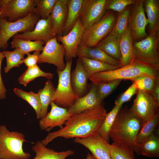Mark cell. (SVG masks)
Wrapping results in <instances>:
<instances>
[{
	"label": "cell",
	"mask_w": 159,
	"mask_h": 159,
	"mask_svg": "<svg viewBox=\"0 0 159 159\" xmlns=\"http://www.w3.org/2000/svg\"><path fill=\"white\" fill-rule=\"evenodd\" d=\"M107 114L102 104L73 115L62 128L49 133L41 141L46 146L58 137L66 139L84 138L98 133Z\"/></svg>",
	"instance_id": "6da1fadb"
},
{
	"label": "cell",
	"mask_w": 159,
	"mask_h": 159,
	"mask_svg": "<svg viewBox=\"0 0 159 159\" xmlns=\"http://www.w3.org/2000/svg\"><path fill=\"white\" fill-rule=\"evenodd\" d=\"M143 124L141 119L130 108H121L115 117L110 132L113 142L123 143L140 155L136 143L137 136Z\"/></svg>",
	"instance_id": "7a4b0ae2"
},
{
	"label": "cell",
	"mask_w": 159,
	"mask_h": 159,
	"mask_svg": "<svg viewBox=\"0 0 159 159\" xmlns=\"http://www.w3.org/2000/svg\"><path fill=\"white\" fill-rule=\"evenodd\" d=\"M149 76L159 78V65L135 58L129 65L118 69L98 72L92 74L89 79L98 85L116 80H130L139 76Z\"/></svg>",
	"instance_id": "3957f363"
},
{
	"label": "cell",
	"mask_w": 159,
	"mask_h": 159,
	"mask_svg": "<svg viewBox=\"0 0 159 159\" xmlns=\"http://www.w3.org/2000/svg\"><path fill=\"white\" fill-rule=\"evenodd\" d=\"M25 136L18 131H10L5 125H0V159H29L30 153L23 149Z\"/></svg>",
	"instance_id": "277c9868"
},
{
	"label": "cell",
	"mask_w": 159,
	"mask_h": 159,
	"mask_svg": "<svg viewBox=\"0 0 159 159\" xmlns=\"http://www.w3.org/2000/svg\"><path fill=\"white\" fill-rule=\"evenodd\" d=\"M40 19L39 16L35 12L13 22H9L6 19L0 18V49H6L9 45V40L16 34L33 30Z\"/></svg>",
	"instance_id": "5b68a950"
},
{
	"label": "cell",
	"mask_w": 159,
	"mask_h": 159,
	"mask_svg": "<svg viewBox=\"0 0 159 159\" xmlns=\"http://www.w3.org/2000/svg\"><path fill=\"white\" fill-rule=\"evenodd\" d=\"M117 18V15L113 11H106L100 21L85 29L80 44L89 47H95L112 31Z\"/></svg>",
	"instance_id": "8992f818"
},
{
	"label": "cell",
	"mask_w": 159,
	"mask_h": 159,
	"mask_svg": "<svg viewBox=\"0 0 159 159\" xmlns=\"http://www.w3.org/2000/svg\"><path fill=\"white\" fill-rule=\"evenodd\" d=\"M72 60L66 61L64 69L62 71L57 69L58 84L52 101L58 106L68 109L79 97L74 92L71 84L70 73Z\"/></svg>",
	"instance_id": "52a82bcc"
},
{
	"label": "cell",
	"mask_w": 159,
	"mask_h": 159,
	"mask_svg": "<svg viewBox=\"0 0 159 159\" xmlns=\"http://www.w3.org/2000/svg\"><path fill=\"white\" fill-rule=\"evenodd\" d=\"M35 12V0H0V18L13 22Z\"/></svg>",
	"instance_id": "ba28073f"
},
{
	"label": "cell",
	"mask_w": 159,
	"mask_h": 159,
	"mask_svg": "<svg viewBox=\"0 0 159 159\" xmlns=\"http://www.w3.org/2000/svg\"><path fill=\"white\" fill-rule=\"evenodd\" d=\"M159 33H150L145 38L133 43L135 58L159 65Z\"/></svg>",
	"instance_id": "9c48e42d"
},
{
	"label": "cell",
	"mask_w": 159,
	"mask_h": 159,
	"mask_svg": "<svg viewBox=\"0 0 159 159\" xmlns=\"http://www.w3.org/2000/svg\"><path fill=\"white\" fill-rule=\"evenodd\" d=\"M145 0H136L131 9L128 26L131 31L133 41L141 40L148 36L146 27L148 22L144 7Z\"/></svg>",
	"instance_id": "30bf717a"
},
{
	"label": "cell",
	"mask_w": 159,
	"mask_h": 159,
	"mask_svg": "<svg viewBox=\"0 0 159 159\" xmlns=\"http://www.w3.org/2000/svg\"><path fill=\"white\" fill-rule=\"evenodd\" d=\"M108 0H84L80 17L81 23L87 29L100 21L106 12Z\"/></svg>",
	"instance_id": "8fae6325"
},
{
	"label": "cell",
	"mask_w": 159,
	"mask_h": 159,
	"mask_svg": "<svg viewBox=\"0 0 159 159\" xmlns=\"http://www.w3.org/2000/svg\"><path fill=\"white\" fill-rule=\"evenodd\" d=\"M136 94L130 108L141 119L143 124L159 112V106L149 93L138 90Z\"/></svg>",
	"instance_id": "7c38bea8"
},
{
	"label": "cell",
	"mask_w": 159,
	"mask_h": 159,
	"mask_svg": "<svg viewBox=\"0 0 159 159\" xmlns=\"http://www.w3.org/2000/svg\"><path fill=\"white\" fill-rule=\"evenodd\" d=\"M39 55L38 63H48L54 65L57 70L62 71L65 68L64 61L65 49L62 44L57 40V37L48 41L45 44Z\"/></svg>",
	"instance_id": "4fadbf2b"
},
{
	"label": "cell",
	"mask_w": 159,
	"mask_h": 159,
	"mask_svg": "<svg viewBox=\"0 0 159 159\" xmlns=\"http://www.w3.org/2000/svg\"><path fill=\"white\" fill-rule=\"evenodd\" d=\"M85 29L80 18L71 30L66 35L57 37L58 41L61 42L65 49L64 57L66 61L77 57L78 47L80 44Z\"/></svg>",
	"instance_id": "5bb4252c"
},
{
	"label": "cell",
	"mask_w": 159,
	"mask_h": 159,
	"mask_svg": "<svg viewBox=\"0 0 159 159\" xmlns=\"http://www.w3.org/2000/svg\"><path fill=\"white\" fill-rule=\"evenodd\" d=\"M50 105V112L40 119L39 121L40 129L47 132L56 127H59L60 129L62 128L65 122L72 115L68 112L67 109L60 107L52 101Z\"/></svg>",
	"instance_id": "9a60e30c"
},
{
	"label": "cell",
	"mask_w": 159,
	"mask_h": 159,
	"mask_svg": "<svg viewBox=\"0 0 159 159\" xmlns=\"http://www.w3.org/2000/svg\"><path fill=\"white\" fill-rule=\"evenodd\" d=\"M74 142L85 146L91 152L94 159H111L109 143L97 133L84 138H75Z\"/></svg>",
	"instance_id": "2e32d148"
},
{
	"label": "cell",
	"mask_w": 159,
	"mask_h": 159,
	"mask_svg": "<svg viewBox=\"0 0 159 159\" xmlns=\"http://www.w3.org/2000/svg\"><path fill=\"white\" fill-rule=\"evenodd\" d=\"M14 36L26 40L40 41L46 44L50 39L56 37L53 31L51 15L47 19H40L32 31L18 33Z\"/></svg>",
	"instance_id": "e0dca14e"
},
{
	"label": "cell",
	"mask_w": 159,
	"mask_h": 159,
	"mask_svg": "<svg viewBox=\"0 0 159 159\" xmlns=\"http://www.w3.org/2000/svg\"><path fill=\"white\" fill-rule=\"evenodd\" d=\"M97 85L92 84L88 92L77 98L73 105L67 109L68 112L73 115L102 104V102L97 97Z\"/></svg>",
	"instance_id": "ac0fdd59"
},
{
	"label": "cell",
	"mask_w": 159,
	"mask_h": 159,
	"mask_svg": "<svg viewBox=\"0 0 159 159\" xmlns=\"http://www.w3.org/2000/svg\"><path fill=\"white\" fill-rule=\"evenodd\" d=\"M89 77L84 67L80 58L77 60L75 68L70 73V80L72 89L78 97L84 95L87 87Z\"/></svg>",
	"instance_id": "d6986e66"
},
{
	"label": "cell",
	"mask_w": 159,
	"mask_h": 159,
	"mask_svg": "<svg viewBox=\"0 0 159 159\" xmlns=\"http://www.w3.org/2000/svg\"><path fill=\"white\" fill-rule=\"evenodd\" d=\"M67 0H57L51 15L53 31L56 37L62 36L67 16Z\"/></svg>",
	"instance_id": "ffe728a7"
},
{
	"label": "cell",
	"mask_w": 159,
	"mask_h": 159,
	"mask_svg": "<svg viewBox=\"0 0 159 159\" xmlns=\"http://www.w3.org/2000/svg\"><path fill=\"white\" fill-rule=\"evenodd\" d=\"M133 42L132 33L128 26L120 38V48L121 54L120 67L129 65L135 59Z\"/></svg>",
	"instance_id": "44dd1931"
},
{
	"label": "cell",
	"mask_w": 159,
	"mask_h": 159,
	"mask_svg": "<svg viewBox=\"0 0 159 159\" xmlns=\"http://www.w3.org/2000/svg\"><path fill=\"white\" fill-rule=\"evenodd\" d=\"M77 57L88 58L112 65L120 66V62L110 57L97 47H89L80 44L78 47Z\"/></svg>",
	"instance_id": "7402d4cb"
},
{
	"label": "cell",
	"mask_w": 159,
	"mask_h": 159,
	"mask_svg": "<svg viewBox=\"0 0 159 159\" xmlns=\"http://www.w3.org/2000/svg\"><path fill=\"white\" fill-rule=\"evenodd\" d=\"M46 146L41 141H37L32 148L36 154L33 159H65L74 154V151L71 150L58 152Z\"/></svg>",
	"instance_id": "603a6c76"
},
{
	"label": "cell",
	"mask_w": 159,
	"mask_h": 159,
	"mask_svg": "<svg viewBox=\"0 0 159 159\" xmlns=\"http://www.w3.org/2000/svg\"><path fill=\"white\" fill-rule=\"evenodd\" d=\"M84 0H67V13L62 36L66 35L72 29L80 18Z\"/></svg>",
	"instance_id": "cb8c5ba5"
},
{
	"label": "cell",
	"mask_w": 159,
	"mask_h": 159,
	"mask_svg": "<svg viewBox=\"0 0 159 159\" xmlns=\"http://www.w3.org/2000/svg\"><path fill=\"white\" fill-rule=\"evenodd\" d=\"M158 0H145L150 33H159V3Z\"/></svg>",
	"instance_id": "d4e9b609"
},
{
	"label": "cell",
	"mask_w": 159,
	"mask_h": 159,
	"mask_svg": "<svg viewBox=\"0 0 159 159\" xmlns=\"http://www.w3.org/2000/svg\"><path fill=\"white\" fill-rule=\"evenodd\" d=\"M120 41V39L109 34L95 47L99 48L110 57L120 62L121 54Z\"/></svg>",
	"instance_id": "484cf974"
},
{
	"label": "cell",
	"mask_w": 159,
	"mask_h": 159,
	"mask_svg": "<svg viewBox=\"0 0 159 159\" xmlns=\"http://www.w3.org/2000/svg\"><path fill=\"white\" fill-rule=\"evenodd\" d=\"M56 88L50 80H47L44 88L38 91V94L41 105L40 118L44 117L47 113L49 105L52 101Z\"/></svg>",
	"instance_id": "4316f807"
},
{
	"label": "cell",
	"mask_w": 159,
	"mask_h": 159,
	"mask_svg": "<svg viewBox=\"0 0 159 159\" xmlns=\"http://www.w3.org/2000/svg\"><path fill=\"white\" fill-rule=\"evenodd\" d=\"M140 155L151 158L159 157V137L154 132L139 146Z\"/></svg>",
	"instance_id": "83f0119b"
},
{
	"label": "cell",
	"mask_w": 159,
	"mask_h": 159,
	"mask_svg": "<svg viewBox=\"0 0 159 159\" xmlns=\"http://www.w3.org/2000/svg\"><path fill=\"white\" fill-rule=\"evenodd\" d=\"M12 48L18 49L24 54H27L31 52L42 51L45 43L40 41H30L21 39L13 36L11 42Z\"/></svg>",
	"instance_id": "f1b7e54d"
},
{
	"label": "cell",
	"mask_w": 159,
	"mask_h": 159,
	"mask_svg": "<svg viewBox=\"0 0 159 159\" xmlns=\"http://www.w3.org/2000/svg\"><path fill=\"white\" fill-rule=\"evenodd\" d=\"M89 77L97 73L107 70L115 69L120 66H114L100 61L85 58L79 57Z\"/></svg>",
	"instance_id": "f546056e"
},
{
	"label": "cell",
	"mask_w": 159,
	"mask_h": 159,
	"mask_svg": "<svg viewBox=\"0 0 159 159\" xmlns=\"http://www.w3.org/2000/svg\"><path fill=\"white\" fill-rule=\"evenodd\" d=\"M53 74L51 73L43 71L37 65L27 68L19 77L18 81L20 84L26 87L29 82L37 78L42 77L51 80L53 79Z\"/></svg>",
	"instance_id": "4dcf8cb0"
},
{
	"label": "cell",
	"mask_w": 159,
	"mask_h": 159,
	"mask_svg": "<svg viewBox=\"0 0 159 159\" xmlns=\"http://www.w3.org/2000/svg\"><path fill=\"white\" fill-rule=\"evenodd\" d=\"M14 93L19 97L26 101L35 110L37 119H40L41 105L39 95L37 93L32 91L27 92L17 88L14 89Z\"/></svg>",
	"instance_id": "1f68e13d"
},
{
	"label": "cell",
	"mask_w": 159,
	"mask_h": 159,
	"mask_svg": "<svg viewBox=\"0 0 159 159\" xmlns=\"http://www.w3.org/2000/svg\"><path fill=\"white\" fill-rule=\"evenodd\" d=\"M122 107L115 105L111 110L107 113L98 131L99 135L108 143L110 139V131L115 119Z\"/></svg>",
	"instance_id": "d6a6232c"
},
{
	"label": "cell",
	"mask_w": 159,
	"mask_h": 159,
	"mask_svg": "<svg viewBox=\"0 0 159 159\" xmlns=\"http://www.w3.org/2000/svg\"><path fill=\"white\" fill-rule=\"evenodd\" d=\"M131 5L127 7L121 12L118 13L115 24L109 34L120 39L127 29L128 22Z\"/></svg>",
	"instance_id": "836d02e7"
},
{
	"label": "cell",
	"mask_w": 159,
	"mask_h": 159,
	"mask_svg": "<svg viewBox=\"0 0 159 159\" xmlns=\"http://www.w3.org/2000/svg\"><path fill=\"white\" fill-rule=\"evenodd\" d=\"M109 148L111 159H135L133 150L123 143L113 142Z\"/></svg>",
	"instance_id": "e575fe53"
},
{
	"label": "cell",
	"mask_w": 159,
	"mask_h": 159,
	"mask_svg": "<svg viewBox=\"0 0 159 159\" xmlns=\"http://www.w3.org/2000/svg\"><path fill=\"white\" fill-rule=\"evenodd\" d=\"M159 123V112L143 124L136 138V143L139 147L152 133Z\"/></svg>",
	"instance_id": "d590c367"
},
{
	"label": "cell",
	"mask_w": 159,
	"mask_h": 159,
	"mask_svg": "<svg viewBox=\"0 0 159 159\" xmlns=\"http://www.w3.org/2000/svg\"><path fill=\"white\" fill-rule=\"evenodd\" d=\"M1 52L6 59V66L4 68L5 73L13 67H19L23 63L24 55L18 49H15L13 51H4Z\"/></svg>",
	"instance_id": "8d00e7d4"
},
{
	"label": "cell",
	"mask_w": 159,
	"mask_h": 159,
	"mask_svg": "<svg viewBox=\"0 0 159 159\" xmlns=\"http://www.w3.org/2000/svg\"><path fill=\"white\" fill-rule=\"evenodd\" d=\"M57 0H35V13L40 19L48 18L51 15Z\"/></svg>",
	"instance_id": "74e56055"
},
{
	"label": "cell",
	"mask_w": 159,
	"mask_h": 159,
	"mask_svg": "<svg viewBox=\"0 0 159 159\" xmlns=\"http://www.w3.org/2000/svg\"><path fill=\"white\" fill-rule=\"evenodd\" d=\"M159 78L149 76H139L130 80L132 81L138 90L149 93L153 89L156 80Z\"/></svg>",
	"instance_id": "f35d334b"
},
{
	"label": "cell",
	"mask_w": 159,
	"mask_h": 159,
	"mask_svg": "<svg viewBox=\"0 0 159 159\" xmlns=\"http://www.w3.org/2000/svg\"><path fill=\"white\" fill-rule=\"evenodd\" d=\"M122 80H116L111 82L98 85L97 94L99 100L103 102L105 98L111 94L116 89Z\"/></svg>",
	"instance_id": "ab89813d"
},
{
	"label": "cell",
	"mask_w": 159,
	"mask_h": 159,
	"mask_svg": "<svg viewBox=\"0 0 159 159\" xmlns=\"http://www.w3.org/2000/svg\"><path fill=\"white\" fill-rule=\"evenodd\" d=\"M135 1L136 0H108L107 9L119 13L127 6L134 4Z\"/></svg>",
	"instance_id": "60d3db41"
},
{
	"label": "cell",
	"mask_w": 159,
	"mask_h": 159,
	"mask_svg": "<svg viewBox=\"0 0 159 159\" xmlns=\"http://www.w3.org/2000/svg\"><path fill=\"white\" fill-rule=\"evenodd\" d=\"M138 90L132 83L125 91L117 97L115 100V105L122 106L124 103L130 100L133 96L136 94Z\"/></svg>",
	"instance_id": "b9f144b4"
},
{
	"label": "cell",
	"mask_w": 159,
	"mask_h": 159,
	"mask_svg": "<svg viewBox=\"0 0 159 159\" xmlns=\"http://www.w3.org/2000/svg\"><path fill=\"white\" fill-rule=\"evenodd\" d=\"M41 52V51H36L32 54L29 53L26 54L27 57L24 59L23 63L27 68L37 65Z\"/></svg>",
	"instance_id": "7bdbcfd3"
},
{
	"label": "cell",
	"mask_w": 159,
	"mask_h": 159,
	"mask_svg": "<svg viewBox=\"0 0 159 159\" xmlns=\"http://www.w3.org/2000/svg\"><path fill=\"white\" fill-rule=\"evenodd\" d=\"M4 58V56L0 51V101L6 98L7 92L2 80L1 74V63L3 59Z\"/></svg>",
	"instance_id": "ee69618b"
},
{
	"label": "cell",
	"mask_w": 159,
	"mask_h": 159,
	"mask_svg": "<svg viewBox=\"0 0 159 159\" xmlns=\"http://www.w3.org/2000/svg\"><path fill=\"white\" fill-rule=\"evenodd\" d=\"M149 93L159 106V79L157 80L154 87Z\"/></svg>",
	"instance_id": "f6af8a7d"
},
{
	"label": "cell",
	"mask_w": 159,
	"mask_h": 159,
	"mask_svg": "<svg viewBox=\"0 0 159 159\" xmlns=\"http://www.w3.org/2000/svg\"><path fill=\"white\" fill-rule=\"evenodd\" d=\"M86 159H94L92 155L88 153L87 155Z\"/></svg>",
	"instance_id": "bcb514c9"
},
{
	"label": "cell",
	"mask_w": 159,
	"mask_h": 159,
	"mask_svg": "<svg viewBox=\"0 0 159 159\" xmlns=\"http://www.w3.org/2000/svg\"></svg>",
	"instance_id": "7dc6e473"
}]
</instances>
